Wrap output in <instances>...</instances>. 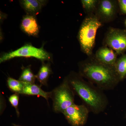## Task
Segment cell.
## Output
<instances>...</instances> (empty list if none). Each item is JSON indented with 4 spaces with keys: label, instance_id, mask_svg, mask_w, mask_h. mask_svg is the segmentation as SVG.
I'll use <instances>...</instances> for the list:
<instances>
[{
    "label": "cell",
    "instance_id": "cell-15",
    "mask_svg": "<svg viewBox=\"0 0 126 126\" xmlns=\"http://www.w3.org/2000/svg\"><path fill=\"white\" fill-rule=\"evenodd\" d=\"M36 75L32 71L31 66L23 67L22 72L19 79L23 82L34 84L36 80Z\"/></svg>",
    "mask_w": 126,
    "mask_h": 126
},
{
    "label": "cell",
    "instance_id": "cell-5",
    "mask_svg": "<svg viewBox=\"0 0 126 126\" xmlns=\"http://www.w3.org/2000/svg\"><path fill=\"white\" fill-rule=\"evenodd\" d=\"M19 57L35 58L42 62L53 61L52 54L45 50L43 47L37 48L31 44H27L15 50L2 53L0 57V63Z\"/></svg>",
    "mask_w": 126,
    "mask_h": 126
},
{
    "label": "cell",
    "instance_id": "cell-18",
    "mask_svg": "<svg viewBox=\"0 0 126 126\" xmlns=\"http://www.w3.org/2000/svg\"><path fill=\"white\" fill-rule=\"evenodd\" d=\"M19 94L14 93L12 94L9 98V101L12 107L15 109L16 112L18 117L19 116L20 113L18 107L19 103Z\"/></svg>",
    "mask_w": 126,
    "mask_h": 126
},
{
    "label": "cell",
    "instance_id": "cell-10",
    "mask_svg": "<svg viewBox=\"0 0 126 126\" xmlns=\"http://www.w3.org/2000/svg\"><path fill=\"white\" fill-rule=\"evenodd\" d=\"M117 55L113 50L105 46L100 47L94 55L98 61L113 67L117 59Z\"/></svg>",
    "mask_w": 126,
    "mask_h": 126
},
{
    "label": "cell",
    "instance_id": "cell-7",
    "mask_svg": "<svg viewBox=\"0 0 126 126\" xmlns=\"http://www.w3.org/2000/svg\"><path fill=\"white\" fill-rule=\"evenodd\" d=\"M89 112L84 104H74L65 109L63 113L72 126H83L87 122Z\"/></svg>",
    "mask_w": 126,
    "mask_h": 126
},
{
    "label": "cell",
    "instance_id": "cell-6",
    "mask_svg": "<svg viewBox=\"0 0 126 126\" xmlns=\"http://www.w3.org/2000/svg\"><path fill=\"white\" fill-rule=\"evenodd\" d=\"M103 44L117 55L124 54L126 51V30L110 27L106 33Z\"/></svg>",
    "mask_w": 126,
    "mask_h": 126
},
{
    "label": "cell",
    "instance_id": "cell-19",
    "mask_svg": "<svg viewBox=\"0 0 126 126\" xmlns=\"http://www.w3.org/2000/svg\"><path fill=\"white\" fill-rule=\"evenodd\" d=\"M118 2L121 12L126 15V0H118Z\"/></svg>",
    "mask_w": 126,
    "mask_h": 126
},
{
    "label": "cell",
    "instance_id": "cell-21",
    "mask_svg": "<svg viewBox=\"0 0 126 126\" xmlns=\"http://www.w3.org/2000/svg\"><path fill=\"white\" fill-rule=\"evenodd\" d=\"M125 24H126V21H125Z\"/></svg>",
    "mask_w": 126,
    "mask_h": 126
},
{
    "label": "cell",
    "instance_id": "cell-8",
    "mask_svg": "<svg viewBox=\"0 0 126 126\" xmlns=\"http://www.w3.org/2000/svg\"><path fill=\"white\" fill-rule=\"evenodd\" d=\"M118 0H99L94 15L103 24L113 21L118 11Z\"/></svg>",
    "mask_w": 126,
    "mask_h": 126
},
{
    "label": "cell",
    "instance_id": "cell-20",
    "mask_svg": "<svg viewBox=\"0 0 126 126\" xmlns=\"http://www.w3.org/2000/svg\"><path fill=\"white\" fill-rule=\"evenodd\" d=\"M13 126H18V125H16V124H13Z\"/></svg>",
    "mask_w": 126,
    "mask_h": 126
},
{
    "label": "cell",
    "instance_id": "cell-11",
    "mask_svg": "<svg viewBox=\"0 0 126 126\" xmlns=\"http://www.w3.org/2000/svg\"><path fill=\"white\" fill-rule=\"evenodd\" d=\"M45 0H21L19 1L21 7L26 15L36 16L39 14L47 4Z\"/></svg>",
    "mask_w": 126,
    "mask_h": 126
},
{
    "label": "cell",
    "instance_id": "cell-16",
    "mask_svg": "<svg viewBox=\"0 0 126 126\" xmlns=\"http://www.w3.org/2000/svg\"><path fill=\"white\" fill-rule=\"evenodd\" d=\"M7 86L10 90L15 93L21 94L24 86V82L9 77L7 80Z\"/></svg>",
    "mask_w": 126,
    "mask_h": 126
},
{
    "label": "cell",
    "instance_id": "cell-3",
    "mask_svg": "<svg viewBox=\"0 0 126 126\" xmlns=\"http://www.w3.org/2000/svg\"><path fill=\"white\" fill-rule=\"evenodd\" d=\"M102 25L96 16L92 14L87 15L80 26L77 38L81 51L88 56L94 54L97 31Z\"/></svg>",
    "mask_w": 126,
    "mask_h": 126
},
{
    "label": "cell",
    "instance_id": "cell-12",
    "mask_svg": "<svg viewBox=\"0 0 126 126\" xmlns=\"http://www.w3.org/2000/svg\"><path fill=\"white\" fill-rule=\"evenodd\" d=\"M51 92L43 90L41 86L34 84L24 82V86L21 94L27 95L40 96L46 99L48 103L49 98H50Z\"/></svg>",
    "mask_w": 126,
    "mask_h": 126
},
{
    "label": "cell",
    "instance_id": "cell-2",
    "mask_svg": "<svg viewBox=\"0 0 126 126\" xmlns=\"http://www.w3.org/2000/svg\"><path fill=\"white\" fill-rule=\"evenodd\" d=\"M66 77L74 94L79 97L90 112L98 114L106 109L108 99L103 90L86 81L79 73L71 72Z\"/></svg>",
    "mask_w": 126,
    "mask_h": 126
},
{
    "label": "cell",
    "instance_id": "cell-17",
    "mask_svg": "<svg viewBox=\"0 0 126 126\" xmlns=\"http://www.w3.org/2000/svg\"><path fill=\"white\" fill-rule=\"evenodd\" d=\"M99 0H81V2L84 11L88 15L94 14Z\"/></svg>",
    "mask_w": 126,
    "mask_h": 126
},
{
    "label": "cell",
    "instance_id": "cell-9",
    "mask_svg": "<svg viewBox=\"0 0 126 126\" xmlns=\"http://www.w3.org/2000/svg\"><path fill=\"white\" fill-rule=\"evenodd\" d=\"M21 29L27 35L36 37L40 32V26L36 16L26 15L23 16L20 24Z\"/></svg>",
    "mask_w": 126,
    "mask_h": 126
},
{
    "label": "cell",
    "instance_id": "cell-13",
    "mask_svg": "<svg viewBox=\"0 0 126 126\" xmlns=\"http://www.w3.org/2000/svg\"><path fill=\"white\" fill-rule=\"evenodd\" d=\"M38 74L36 75V79L40 83L41 87L47 86V82L50 76L53 73L50 62L45 63L43 61Z\"/></svg>",
    "mask_w": 126,
    "mask_h": 126
},
{
    "label": "cell",
    "instance_id": "cell-14",
    "mask_svg": "<svg viewBox=\"0 0 126 126\" xmlns=\"http://www.w3.org/2000/svg\"><path fill=\"white\" fill-rule=\"evenodd\" d=\"M114 67L120 81L123 80L126 77V54L117 59Z\"/></svg>",
    "mask_w": 126,
    "mask_h": 126
},
{
    "label": "cell",
    "instance_id": "cell-1",
    "mask_svg": "<svg viewBox=\"0 0 126 126\" xmlns=\"http://www.w3.org/2000/svg\"><path fill=\"white\" fill-rule=\"evenodd\" d=\"M79 73L102 90L114 89L120 81L113 66L103 63L94 54L78 63Z\"/></svg>",
    "mask_w": 126,
    "mask_h": 126
},
{
    "label": "cell",
    "instance_id": "cell-4",
    "mask_svg": "<svg viewBox=\"0 0 126 126\" xmlns=\"http://www.w3.org/2000/svg\"><path fill=\"white\" fill-rule=\"evenodd\" d=\"M50 92L53 110L55 113H63L65 109L74 104L75 94L66 77L59 86Z\"/></svg>",
    "mask_w": 126,
    "mask_h": 126
}]
</instances>
